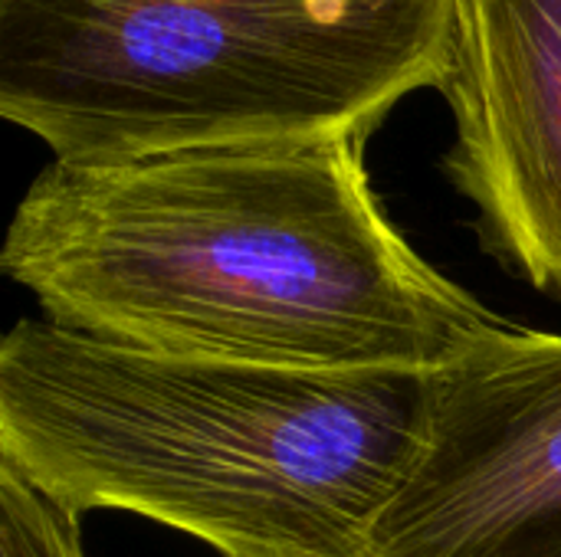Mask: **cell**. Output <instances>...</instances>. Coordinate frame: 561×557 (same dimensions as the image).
<instances>
[{"instance_id": "1", "label": "cell", "mask_w": 561, "mask_h": 557, "mask_svg": "<svg viewBox=\"0 0 561 557\" xmlns=\"http://www.w3.org/2000/svg\"><path fill=\"white\" fill-rule=\"evenodd\" d=\"M0 266L56 325L260 368L437 374L513 328L388 220L365 138L53 161Z\"/></svg>"}, {"instance_id": "2", "label": "cell", "mask_w": 561, "mask_h": 557, "mask_svg": "<svg viewBox=\"0 0 561 557\" xmlns=\"http://www.w3.org/2000/svg\"><path fill=\"white\" fill-rule=\"evenodd\" d=\"M431 374H332L115 345L20 318L0 345V466L220 557H368Z\"/></svg>"}, {"instance_id": "3", "label": "cell", "mask_w": 561, "mask_h": 557, "mask_svg": "<svg viewBox=\"0 0 561 557\" xmlns=\"http://www.w3.org/2000/svg\"><path fill=\"white\" fill-rule=\"evenodd\" d=\"M447 33L450 0H0V115L69 164L368 138Z\"/></svg>"}, {"instance_id": "4", "label": "cell", "mask_w": 561, "mask_h": 557, "mask_svg": "<svg viewBox=\"0 0 561 557\" xmlns=\"http://www.w3.org/2000/svg\"><path fill=\"white\" fill-rule=\"evenodd\" d=\"M368 557H561V335L506 328L431 374Z\"/></svg>"}, {"instance_id": "5", "label": "cell", "mask_w": 561, "mask_h": 557, "mask_svg": "<svg viewBox=\"0 0 561 557\" xmlns=\"http://www.w3.org/2000/svg\"><path fill=\"white\" fill-rule=\"evenodd\" d=\"M440 92L486 250L561 299V0H450Z\"/></svg>"}, {"instance_id": "6", "label": "cell", "mask_w": 561, "mask_h": 557, "mask_svg": "<svg viewBox=\"0 0 561 557\" xmlns=\"http://www.w3.org/2000/svg\"><path fill=\"white\" fill-rule=\"evenodd\" d=\"M0 557H85L79 515L0 466Z\"/></svg>"}]
</instances>
